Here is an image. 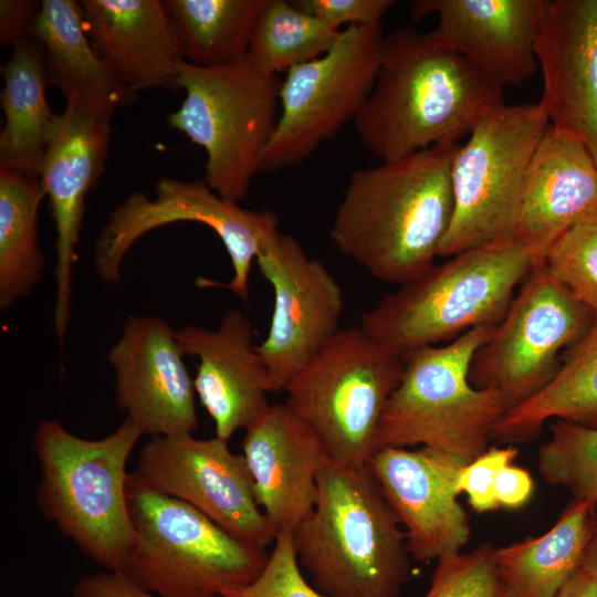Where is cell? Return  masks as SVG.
<instances>
[{
	"label": "cell",
	"mask_w": 597,
	"mask_h": 597,
	"mask_svg": "<svg viewBox=\"0 0 597 597\" xmlns=\"http://www.w3.org/2000/svg\"><path fill=\"white\" fill-rule=\"evenodd\" d=\"M504 87L411 25L384 38L373 88L354 124L363 145L391 161L454 145L504 104Z\"/></svg>",
	"instance_id": "obj_1"
},
{
	"label": "cell",
	"mask_w": 597,
	"mask_h": 597,
	"mask_svg": "<svg viewBox=\"0 0 597 597\" xmlns=\"http://www.w3.org/2000/svg\"><path fill=\"white\" fill-rule=\"evenodd\" d=\"M458 147L434 146L353 171L329 229L338 251L399 286L432 266L453 214Z\"/></svg>",
	"instance_id": "obj_2"
},
{
	"label": "cell",
	"mask_w": 597,
	"mask_h": 597,
	"mask_svg": "<svg viewBox=\"0 0 597 597\" xmlns=\"http://www.w3.org/2000/svg\"><path fill=\"white\" fill-rule=\"evenodd\" d=\"M317 488L313 512L293 531L311 584L328 597H399L412 558L369 468L329 463Z\"/></svg>",
	"instance_id": "obj_3"
},
{
	"label": "cell",
	"mask_w": 597,
	"mask_h": 597,
	"mask_svg": "<svg viewBox=\"0 0 597 597\" xmlns=\"http://www.w3.org/2000/svg\"><path fill=\"white\" fill-rule=\"evenodd\" d=\"M142 436L127 418L101 439L81 438L49 419L38 423L31 442L40 471L35 499L43 516L111 572H119L133 544L126 467Z\"/></svg>",
	"instance_id": "obj_4"
},
{
	"label": "cell",
	"mask_w": 597,
	"mask_h": 597,
	"mask_svg": "<svg viewBox=\"0 0 597 597\" xmlns=\"http://www.w3.org/2000/svg\"><path fill=\"white\" fill-rule=\"evenodd\" d=\"M540 261L517 240L463 251L384 296L362 315L360 327L402 356L495 326Z\"/></svg>",
	"instance_id": "obj_5"
},
{
	"label": "cell",
	"mask_w": 597,
	"mask_h": 597,
	"mask_svg": "<svg viewBox=\"0 0 597 597\" xmlns=\"http://www.w3.org/2000/svg\"><path fill=\"white\" fill-rule=\"evenodd\" d=\"M127 505L134 538L119 573L158 597H221L253 582L269 559L265 548L238 540L135 472Z\"/></svg>",
	"instance_id": "obj_6"
},
{
	"label": "cell",
	"mask_w": 597,
	"mask_h": 597,
	"mask_svg": "<svg viewBox=\"0 0 597 597\" xmlns=\"http://www.w3.org/2000/svg\"><path fill=\"white\" fill-rule=\"evenodd\" d=\"M495 326L401 356L404 373L383 413L378 449L421 446L467 464L489 448L507 406L498 390L474 387L469 374Z\"/></svg>",
	"instance_id": "obj_7"
},
{
	"label": "cell",
	"mask_w": 597,
	"mask_h": 597,
	"mask_svg": "<svg viewBox=\"0 0 597 597\" xmlns=\"http://www.w3.org/2000/svg\"><path fill=\"white\" fill-rule=\"evenodd\" d=\"M281 83L249 54L220 66L185 61L180 67L178 85L186 96L167 123L205 149V181L227 200L243 199L261 171L280 115Z\"/></svg>",
	"instance_id": "obj_8"
},
{
	"label": "cell",
	"mask_w": 597,
	"mask_h": 597,
	"mask_svg": "<svg viewBox=\"0 0 597 597\" xmlns=\"http://www.w3.org/2000/svg\"><path fill=\"white\" fill-rule=\"evenodd\" d=\"M402 373V357L362 327L341 328L287 384L286 404L315 431L331 463L366 467Z\"/></svg>",
	"instance_id": "obj_9"
},
{
	"label": "cell",
	"mask_w": 597,
	"mask_h": 597,
	"mask_svg": "<svg viewBox=\"0 0 597 597\" xmlns=\"http://www.w3.org/2000/svg\"><path fill=\"white\" fill-rule=\"evenodd\" d=\"M548 126L540 103H504L474 126L452 160L453 214L439 256L515 240L526 171Z\"/></svg>",
	"instance_id": "obj_10"
},
{
	"label": "cell",
	"mask_w": 597,
	"mask_h": 597,
	"mask_svg": "<svg viewBox=\"0 0 597 597\" xmlns=\"http://www.w3.org/2000/svg\"><path fill=\"white\" fill-rule=\"evenodd\" d=\"M190 221L211 228L222 241L233 275L228 283L198 279L203 287H224L240 298L249 296L252 262L279 231L271 210L245 209L214 192L207 182L160 178L155 197L134 191L109 214L94 245V266L103 282L121 280L122 263L133 244L147 232L169 223Z\"/></svg>",
	"instance_id": "obj_11"
},
{
	"label": "cell",
	"mask_w": 597,
	"mask_h": 597,
	"mask_svg": "<svg viewBox=\"0 0 597 597\" xmlns=\"http://www.w3.org/2000/svg\"><path fill=\"white\" fill-rule=\"evenodd\" d=\"M595 325L593 314L537 262L520 285L491 338L475 353L469 378L493 388L507 410L543 389L561 367L559 354Z\"/></svg>",
	"instance_id": "obj_12"
},
{
	"label": "cell",
	"mask_w": 597,
	"mask_h": 597,
	"mask_svg": "<svg viewBox=\"0 0 597 597\" xmlns=\"http://www.w3.org/2000/svg\"><path fill=\"white\" fill-rule=\"evenodd\" d=\"M381 24L347 27L323 56L286 72L280 87V115L261 159L275 171L308 158L355 121L379 67Z\"/></svg>",
	"instance_id": "obj_13"
},
{
	"label": "cell",
	"mask_w": 597,
	"mask_h": 597,
	"mask_svg": "<svg viewBox=\"0 0 597 597\" xmlns=\"http://www.w3.org/2000/svg\"><path fill=\"white\" fill-rule=\"evenodd\" d=\"M150 488L181 500L224 531L265 548L277 532L259 505L254 481L242 453L218 437H151L134 471Z\"/></svg>",
	"instance_id": "obj_14"
},
{
	"label": "cell",
	"mask_w": 597,
	"mask_h": 597,
	"mask_svg": "<svg viewBox=\"0 0 597 597\" xmlns=\"http://www.w3.org/2000/svg\"><path fill=\"white\" fill-rule=\"evenodd\" d=\"M255 262L274 291L269 331L256 348L273 391H280L341 329L343 290L321 261L280 231L263 244Z\"/></svg>",
	"instance_id": "obj_15"
},
{
	"label": "cell",
	"mask_w": 597,
	"mask_h": 597,
	"mask_svg": "<svg viewBox=\"0 0 597 597\" xmlns=\"http://www.w3.org/2000/svg\"><path fill=\"white\" fill-rule=\"evenodd\" d=\"M113 113L65 104L46 133L39 179L55 226L54 333L62 344L70 322L72 273L76 262L85 199L103 174Z\"/></svg>",
	"instance_id": "obj_16"
},
{
	"label": "cell",
	"mask_w": 597,
	"mask_h": 597,
	"mask_svg": "<svg viewBox=\"0 0 597 597\" xmlns=\"http://www.w3.org/2000/svg\"><path fill=\"white\" fill-rule=\"evenodd\" d=\"M176 331L158 316H129L107 360L121 410L150 437L193 434L198 428L193 380Z\"/></svg>",
	"instance_id": "obj_17"
},
{
	"label": "cell",
	"mask_w": 597,
	"mask_h": 597,
	"mask_svg": "<svg viewBox=\"0 0 597 597\" xmlns=\"http://www.w3.org/2000/svg\"><path fill=\"white\" fill-rule=\"evenodd\" d=\"M465 465L444 452L421 447L379 448L367 467L406 533L417 562L461 552L471 537L470 517L458 501L457 481Z\"/></svg>",
	"instance_id": "obj_18"
},
{
	"label": "cell",
	"mask_w": 597,
	"mask_h": 597,
	"mask_svg": "<svg viewBox=\"0 0 597 597\" xmlns=\"http://www.w3.org/2000/svg\"><path fill=\"white\" fill-rule=\"evenodd\" d=\"M545 9L546 0H417L410 14H434L430 35L505 87L536 72Z\"/></svg>",
	"instance_id": "obj_19"
},
{
	"label": "cell",
	"mask_w": 597,
	"mask_h": 597,
	"mask_svg": "<svg viewBox=\"0 0 597 597\" xmlns=\"http://www.w3.org/2000/svg\"><path fill=\"white\" fill-rule=\"evenodd\" d=\"M536 54L549 124L597 164V0H546Z\"/></svg>",
	"instance_id": "obj_20"
},
{
	"label": "cell",
	"mask_w": 597,
	"mask_h": 597,
	"mask_svg": "<svg viewBox=\"0 0 597 597\" xmlns=\"http://www.w3.org/2000/svg\"><path fill=\"white\" fill-rule=\"evenodd\" d=\"M175 335L182 354L198 358L193 387L216 437L229 441L268 410L272 384L241 311L229 308L216 329L187 325Z\"/></svg>",
	"instance_id": "obj_21"
},
{
	"label": "cell",
	"mask_w": 597,
	"mask_h": 597,
	"mask_svg": "<svg viewBox=\"0 0 597 597\" xmlns=\"http://www.w3.org/2000/svg\"><path fill=\"white\" fill-rule=\"evenodd\" d=\"M242 454L256 499L279 533L307 519L317 500V479L331 459L315 431L286 404L271 405L245 430Z\"/></svg>",
	"instance_id": "obj_22"
},
{
	"label": "cell",
	"mask_w": 597,
	"mask_h": 597,
	"mask_svg": "<svg viewBox=\"0 0 597 597\" xmlns=\"http://www.w3.org/2000/svg\"><path fill=\"white\" fill-rule=\"evenodd\" d=\"M597 216V164L574 136L549 124L528 165L515 240L543 261L578 223Z\"/></svg>",
	"instance_id": "obj_23"
},
{
	"label": "cell",
	"mask_w": 597,
	"mask_h": 597,
	"mask_svg": "<svg viewBox=\"0 0 597 597\" xmlns=\"http://www.w3.org/2000/svg\"><path fill=\"white\" fill-rule=\"evenodd\" d=\"M86 32L97 55L126 87L178 90L185 62L159 0H82Z\"/></svg>",
	"instance_id": "obj_24"
},
{
	"label": "cell",
	"mask_w": 597,
	"mask_h": 597,
	"mask_svg": "<svg viewBox=\"0 0 597 597\" xmlns=\"http://www.w3.org/2000/svg\"><path fill=\"white\" fill-rule=\"evenodd\" d=\"M32 36L43 51L46 83L65 104L113 113L136 100L106 67L86 32L82 7L74 0H42Z\"/></svg>",
	"instance_id": "obj_25"
},
{
	"label": "cell",
	"mask_w": 597,
	"mask_h": 597,
	"mask_svg": "<svg viewBox=\"0 0 597 597\" xmlns=\"http://www.w3.org/2000/svg\"><path fill=\"white\" fill-rule=\"evenodd\" d=\"M591 525L589 504L573 499L544 534L495 547L506 597H557L582 566Z\"/></svg>",
	"instance_id": "obj_26"
},
{
	"label": "cell",
	"mask_w": 597,
	"mask_h": 597,
	"mask_svg": "<svg viewBox=\"0 0 597 597\" xmlns=\"http://www.w3.org/2000/svg\"><path fill=\"white\" fill-rule=\"evenodd\" d=\"M0 168L39 178L49 126L55 115L45 96L43 51L34 39L12 48L2 65Z\"/></svg>",
	"instance_id": "obj_27"
},
{
	"label": "cell",
	"mask_w": 597,
	"mask_h": 597,
	"mask_svg": "<svg viewBox=\"0 0 597 597\" xmlns=\"http://www.w3.org/2000/svg\"><path fill=\"white\" fill-rule=\"evenodd\" d=\"M549 420L597 429V325L566 352L553 379L524 402L509 409L493 439L513 443L535 438Z\"/></svg>",
	"instance_id": "obj_28"
},
{
	"label": "cell",
	"mask_w": 597,
	"mask_h": 597,
	"mask_svg": "<svg viewBox=\"0 0 597 597\" xmlns=\"http://www.w3.org/2000/svg\"><path fill=\"white\" fill-rule=\"evenodd\" d=\"M45 191L39 178L0 168V308L28 297L42 280L45 261L38 241Z\"/></svg>",
	"instance_id": "obj_29"
},
{
	"label": "cell",
	"mask_w": 597,
	"mask_h": 597,
	"mask_svg": "<svg viewBox=\"0 0 597 597\" xmlns=\"http://www.w3.org/2000/svg\"><path fill=\"white\" fill-rule=\"evenodd\" d=\"M266 0H165L186 62L205 67L237 62L249 53Z\"/></svg>",
	"instance_id": "obj_30"
},
{
	"label": "cell",
	"mask_w": 597,
	"mask_h": 597,
	"mask_svg": "<svg viewBox=\"0 0 597 597\" xmlns=\"http://www.w3.org/2000/svg\"><path fill=\"white\" fill-rule=\"evenodd\" d=\"M341 33L292 1L266 0L248 54L260 70L279 75L326 54Z\"/></svg>",
	"instance_id": "obj_31"
},
{
	"label": "cell",
	"mask_w": 597,
	"mask_h": 597,
	"mask_svg": "<svg viewBox=\"0 0 597 597\" xmlns=\"http://www.w3.org/2000/svg\"><path fill=\"white\" fill-rule=\"evenodd\" d=\"M537 467L546 482L597 509V429L554 420L549 439L538 449Z\"/></svg>",
	"instance_id": "obj_32"
},
{
	"label": "cell",
	"mask_w": 597,
	"mask_h": 597,
	"mask_svg": "<svg viewBox=\"0 0 597 597\" xmlns=\"http://www.w3.org/2000/svg\"><path fill=\"white\" fill-rule=\"evenodd\" d=\"M543 263L588 308L597 325V216L562 235L548 249Z\"/></svg>",
	"instance_id": "obj_33"
},
{
	"label": "cell",
	"mask_w": 597,
	"mask_h": 597,
	"mask_svg": "<svg viewBox=\"0 0 597 597\" xmlns=\"http://www.w3.org/2000/svg\"><path fill=\"white\" fill-rule=\"evenodd\" d=\"M423 597H506L495 547L484 542L471 552L440 557Z\"/></svg>",
	"instance_id": "obj_34"
},
{
	"label": "cell",
	"mask_w": 597,
	"mask_h": 597,
	"mask_svg": "<svg viewBox=\"0 0 597 597\" xmlns=\"http://www.w3.org/2000/svg\"><path fill=\"white\" fill-rule=\"evenodd\" d=\"M221 597H328L308 583L298 563L293 531L277 533L269 559L253 582Z\"/></svg>",
	"instance_id": "obj_35"
},
{
	"label": "cell",
	"mask_w": 597,
	"mask_h": 597,
	"mask_svg": "<svg viewBox=\"0 0 597 597\" xmlns=\"http://www.w3.org/2000/svg\"><path fill=\"white\" fill-rule=\"evenodd\" d=\"M517 449L513 446L491 447L467 463L460 471L457 488L465 493L473 511L478 513L499 509L494 483L499 471L514 462Z\"/></svg>",
	"instance_id": "obj_36"
},
{
	"label": "cell",
	"mask_w": 597,
	"mask_h": 597,
	"mask_svg": "<svg viewBox=\"0 0 597 597\" xmlns=\"http://www.w3.org/2000/svg\"><path fill=\"white\" fill-rule=\"evenodd\" d=\"M292 2L336 30H342V25L347 28L381 24L383 17L396 6L394 0H295Z\"/></svg>",
	"instance_id": "obj_37"
},
{
	"label": "cell",
	"mask_w": 597,
	"mask_h": 597,
	"mask_svg": "<svg viewBox=\"0 0 597 597\" xmlns=\"http://www.w3.org/2000/svg\"><path fill=\"white\" fill-rule=\"evenodd\" d=\"M41 10L36 0L0 1V44L14 46L33 38V28Z\"/></svg>",
	"instance_id": "obj_38"
},
{
	"label": "cell",
	"mask_w": 597,
	"mask_h": 597,
	"mask_svg": "<svg viewBox=\"0 0 597 597\" xmlns=\"http://www.w3.org/2000/svg\"><path fill=\"white\" fill-rule=\"evenodd\" d=\"M72 597H158L143 589L119 572L82 576L72 588Z\"/></svg>",
	"instance_id": "obj_39"
},
{
	"label": "cell",
	"mask_w": 597,
	"mask_h": 597,
	"mask_svg": "<svg viewBox=\"0 0 597 597\" xmlns=\"http://www.w3.org/2000/svg\"><path fill=\"white\" fill-rule=\"evenodd\" d=\"M533 492L534 481L527 470L511 463L499 471L494 483L499 507L521 509L531 501Z\"/></svg>",
	"instance_id": "obj_40"
},
{
	"label": "cell",
	"mask_w": 597,
	"mask_h": 597,
	"mask_svg": "<svg viewBox=\"0 0 597 597\" xmlns=\"http://www.w3.org/2000/svg\"><path fill=\"white\" fill-rule=\"evenodd\" d=\"M557 597H597V579L580 566L563 586Z\"/></svg>",
	"instance_id": "obj_41"
},
{
	"label": "cell",
	"mask_w": 597,
	"mask_h": 597,
	"mask_svg": "<svg viewBox=\"0 0 597 597\" xmlns=\"http://www.w3.org/2000/svg\"><path fill=\"white\" fill-rule=\"evenodd\" d=\"M582 567L591 573L597 579V509L593 510L591 533L584 553Z\"/></svg>",
	"instance_id": "obj_42"
}]
</instances>
